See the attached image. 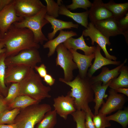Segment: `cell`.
Returning a JSON list of instances; mask_svg holds the SVG:
<instances>
[{
	"instance_id": "cell-30",
	"label": "cell",
	"mask_w": 128,
	"mask_h": 128,
	"mask_svg": "<svg viewBox=\"0 0 128 128\" xmlns=\"http://www.w3.org/2000/svg\"><path fill=\"white\" fill-rule=\"evenodd\" d=\"M106 118L109 121H116L121 124L123 128H126L128 124V109L123 110H119L115 114Z\"/></svg>"
},
{
	"instance_id": "cell-13",
	"label": "cell",
	"mask_w": 128,
	"mask_h": 128,
	"mask_svg": "<svg viewBox=\"0 0 128 128\" xmlns=\"http://www.w3.org/2000/svg\"><path fill=\"white\" fill-rule=\"evenodd\" d=\"M31 68L20 65L6 67L4 79L5 84L6 85L10 83H19L27 76Z\"/></svg>"
},
{
	"instance_id": "cell-41",
	"label": "cell",
	"mask_w": 128,
	"mask_h": 128,
	"mask_svg": "<svg viewBox=\"0 0 128 128\" xmlns=\"http://www.w3.org/2000/svg\"><path fill=\"white\" fill-rule=\"evenodd\" d=\"M13 0H0V11L11 3Z\"/></svg>"
},
{
	"instance_id": "cell-29",
	"label": "cell",
	"mask_w": 128,
	"mask_h": 128,
	"mask_svg": "<svg viewBox=\"0 0 128 128\" xmlns=\"http://www.w3.org/2000/svg\"><path fill=\"white\" fill-rule=\"evenodd\" d=\"M21 109L20 108H16L4 110L0 115V124L14 123L15 119L19 113Z\"/></svg>"
},
{
	"instance_id": "cell-22",
	"label": "cell",
	"mask_w": 128,
	"mask_h": 128,
	"mask_svg": "<svg viewBox=\"0 0 128 128\" xmlns=\"http://www.w3.org/2000/svg\"><path fill=\"white\" fill-rule=\"evenodd\" d=\"M111 81V80L105 85H101L102 82L101 81L97 82L91 84L92 88L95 96L93 101L95 103L94 107V115H96L98 114L99 108L104 102L103 99L107 96V95L105 94V92Z\"/></svg>"
},
{
	"instance_id": "cell-33",
	"label": "cell",
	"mask_w": 128,
	"mask_h": 128,
	"mask_svg": "<svg viewBox=\"0 0 128 128\" xmlns=\"http://www.w3.org/2000/svg\"><path fill=\"white\" fill-rule=\"evenodd\" d=\"M71 115L76 123V128H86L85 124L86 113L84 111L76 110Z\"/></svg>"
},
{
	"instance_id": "cell-43",
	"label": "cell",
	"mask_w": 128,
	"mask_h": 128,
	"mask_svg": "<svg viewBox=\"0 0 128 128\" xmlns=\"http://www.w3.org/2000/svg\"><path fill=\"white\" fill-rule=\"evenodd\" d=\"M0 128H18L16 125L14 123L10 124H0Z\"/></svg>"
},
{
	"instance_id": "cell-26",
	"label": "cell",
	"mask_w": 128,
	"mask_h": 128,
	"mask_svg": "<svg viewBox=\"0 0 128 128\" xmlns=\"http://www.w3.org/2000/svg\"><path fill=\"white\" fill-rule=\"evenodd\" d=\"M39 102L26 95H21L17 96L8 105L9 110L19 108L21 109L30 105L39 103Z\"/></svg>"
},
{
	"instance_id": "cell-45",
	"label": "cell",
	"mask_w": 128,
	"mask_h": 128,
	"mask_svg": "<svg viewBox=\"0 0 128 128\" xmlns=\"http://www.w3.org/2000/svg\"><path fill=\"white\" fill-rule=\"evenodd\" d=\"M3 36L0 30V43L1 41Z\"/></svg>"
},
{
	"instance_id": "cell-25",
	"label": "cell",
	"mask_w": 128,
	"mask_h": 128,
	"mask_svg": "<svg viewBox=\"0 0 128 128\" xmlns=\"http://www.w3.org/2000/svg\"><path fill=\"white\" fill-rule=\"evenodd\" d=\"M119 76L112 80L109 87L115 89L119 88H128V68L123 66L120 69Z\"/></svg>"
},
{
	"instance_id": "cell-5",
	"label": "cell",
	"mask_w": 128,
	"mask_h": 128,
	"mask_svg": "<svg viewBox=\"0 0 128 128\" xmlns=\"http://www.w3.org/2000/svg\"><path fill=\"white\" fill-rule=\"evenodd\" d=\"M46 13V6L35 15L23 18L21 21L15 22L13 24L18 27L26 28L30 29L33 34L35 42L42 45L44 41L48 40L42 30L44 26L49 23L45 18Z\"/></svg>"
},
{
	"instance_id": "cell-20",
	"label": "cell",
	"mask_w": 128,
	"mask_h": 128,
	"mask_svg": "<svg viewBox=\"0 0 128 128\" xmlns=\"http://www.w3.org/2000/svg\"><path fill=\"white\" fill-rule=\"evenodd\" d=\"M63 44L68 50L72 49L76 51L77 50H80L82 51L85 55H89L94 53L96 47L95 46H89L87 45L82 34L77 38L71 37Z\"/></svg>"
},
{
	"instance_id": "cell-10",
	"label": "cell",
	"mask_w": 128,
	"mask_h": 128,
	"mask_svg": "<svg viewBox=\"0 0 128 128\" xmlns=\"http://www.w3.org/2000/svg\"><path fill=\"white\" fill-rule=\"evenodd\" d=\"M74 99L68 93L54 98L53 106L57 114L66 120L68 115L76 110L74 104Z\"/></svg>"
},
{
	"instance_id": "cell-40",
	"label": "cell",
	"mask_w": 128,
	"mask_h": 128,
	"mask_svg": "<svg viewBox=\"0 0 128 128\" xmlns=\"http://www.w3.org/2000/svg\"><path fill=\"white\" fill-rule=\"evenodd\" d=\"M43 78V81L49 86L53 85L55 83V79L50 74H47Z\"/></svg>"
},
{
	"instance_id": "cell-16",
	"label": "cell",
	"mask_w": 128,
	"mask_h": 128,
	"mask_svg": "<svg viewBox=\"0 0 128 128\" xmlns=\"http://www.w3.org/2000/svg\"><path fill=\"white\" fill-rule=\"evenodd\" d=\"M69 50L72 53L73 60L78 69V74L82 77L87 76L88 68L92 65V61L95 58L94 53L86 55L80 53L72 49Z\"/></svg>"
},
{
	"instance_id": "cell-7",
	"label": "cell",
	"mask_w": 128,
	"mask_h": 128,
	"mask_svg": "<svg viewBox=\"0 0 128 128\" xmlns=\"http://www.w3.org/2000/svg\"><path fill=\"white\" fill-rule=\"evenodd\" d=\"M42 62L38 49L32 48L23 50L17 55L6 57L5 63L6 67L10 65H20L34 69L37 64Z\"/></svg>"
},
{
	"instance_id": "cell-3",
	"label": "cell",
	"mask_w": 128,
	"mask_h": 128,
	"mask_svg": "<svg viewBox=\"0 0 128 128\" xmlns=\"http://www.w3.org/2000/svg\"><path fill=\"white\" fill-rule=\"evenodd\" d=\"M19 83V96L27 95L39 102L51 97L49 94L50 87L43 84L41 78L33 69L31 68L28 75Z\"/></svg>"
},
{
	"instance_id": "cell-36",
	"label": "cell",
	"mask_w": 128,
	"mask_h": 128,
	"mask_svg": "<svg viewBox=\"0 0 128 128\" xmlns=\"http://www.w3.org/2000/svg\"><path fill=\"white\" fill-rule=\"evenodd\" d=\"M118 26L123 33L126 42H128V12L123 17L117 20Z\"/></svg>"
},
{
	"instance_id": "cell-15",
	"label": "cell",
	"mask_w": 128,
	"mask_h": 128,
	"mask_svg": "<svg viewBox=\"0 0 128 128\" xmlns=\"http://www.w3.org/2000/svg\"><path fill=\"white\" fill-rule=\"evenodd\" d=\"M101 0H94L89 10L88 17L91 22L94 24L101 21L113 17L111 13L103 5Z\"/></svg>"
},
{
	"instance_id": "cell-38",
	"label": "cell",
	"mask_w": 128,
	"mask_h": 128,
	"mask_svg": "<svg viewBox=\"0 0 128 128\" xmlns=\"http://www.w3.org/2000/svg\"><path fill=\"white\" fill-rule=\"evenodd\" d=\"M34 69L41 78H43L47 74L46 67L44 64H42L39 66H36Z\"/></svg>"
},
{
	"instance_id": "cell-2",
	"label": "cell",
	"mask_w": 128,
	"mask_h": 128,
	"mask_svg": "<svg viewBox=\"0 0 128 128\" xmlns=\"http://www.w3.org/2000/svg\"><path fill=\"white\" fill-rule=\"evenodd\" d=\"M90 78L87 76L82 77L78 74L74 79L70 81L63 80L62 78L59 81L71 87L68 93L74 99V106L76 110H82L85 112L90 108L88 104L93 101L94 91L92 88Z\"/></svg>"
},
{
	"instance_id": "cell-21",
	"label": "cell",
	"mask_w": 128,
	"mask_h": 128,
	"mask_svg": "<svg viewBox=\"0 0 128 128\" xmlns=\"http://www.w3.org/2000/svg\"><path fill=\"white\" fill-rule=\"evenodd\" d=\"M45 18L50 24L51 28L53 29L52 32L48 34L47 37L48 40L53 39L59 31L64 29H71L72 28H77L79 27L78 24H74L72 22L63 21L46 14Z\"/></svg>"
},
{
	"instance_id": "cell-31",
	"label": "cell",
	"mask_w": 128,
	"mask_h": 128,
	"mask_svg": "<svg viewBox=\"0 0 128 128\" xmlns=\"http://www.w3.org/2000/svg\"><path fill=\"white\" fill-rule=\"evenodd\" d=\"M46 4V15L55 18L59 16L60 6L62 4V0H57L56 2L53 0H45Z\"/></svg>"
},
{
	"instance_id": "cell-44",
	"label": "cell",
	"mask_w": 128,
	"mask_h": 128,
	"mask_svg": "<svg viewBox=\"0 0 128 128\" xmlns=\"http://www.w3.org/2000/svg\"><path fill=\"white\" fill-rule=\"evenodd\" d=\"M6 49L4 43L1 41L0 43V54L5 52Z\"/></svg>"
},
{
	"instance_id": "cell-1",
	"label": "cell",
	"mask_w": 128,
	"mask_h": 128,
	"mask_svg": "<svg viewBox=\"0 0 128 128\" xmlns=\"http://www.w3.org/2000/svg\"><path fill=\"white\" fill-rule=\"evenodd\" d=\"M2 41L5 45L6 57L15 55L25 50L40 48L30 29L17 27L13 24L3 35Z\"/></svg>"
},
{
	"instance_id": "cell-23",
	"label": "cell",
	"mask_w": 128,
	"mask_h": 128,
	"mask_svg": "<svg viewBox=\"0 0 128 128\" xmlns=\"http://www.w3.org/2000/svg\"><path fill=\"white\" fill-rule=\"evenodd\" d=\"M59 14L69 17L79 24L87 28L88 24V17L89 10L80 13H74L71 12L64 5L60 6Z\"/></svg>"
},
{
	"instance_id": "cell-8",
	"label": "cell",
	"mask_w": 128,
	"mask_h": 128,
	"mask_svg": "<svg viewBox=\"0 0 128 128\" xmlns=\"http://www.w3.org/2000/svg\"><path fill=\"white\" fill-rule=\"evenodd\" d=\"M16 14L23 18L33 16L46 7L39 0H13Z\"/></svg>"
},
{
	"instance_id": "cell-27",
	"label": "cell",
	"mask_w": 128,
	"mask_h": 128,
	"mask_svg": "<svg viewBox=\"0 0 128 128\" xmlns=\"http://www.w3.org/2000/svg\"><path fill=\"white\" fill-rule=\"evenodd\" d=\"M57 114L54 110L47 112L36 128H53L57 123Z\"/></svg>"
},
{
	"instance_id": "cell-11",
	"label": "cell",
	"mask_w": 128,
	"mask_h": 128,
	"mask_svg": "<svg viewBox=\"0 0 128 128\" xmlns=\"http://www.w3.org/2000/svg\"><path fill=\"white\" fill-rule=\"evenodd\" d=\"M109 93L106 101L103 103L98 111V113L106 115L122 109L126 101L124 95L118 93L114 89L111 88Z\"/></svg>"
},
{
	"instance_id": "cell-14",
	"label": "cell",
	"mask_w": 128,
	"mask_h": 128,
	"mask_svg": "<svg viewBox=\"0 0 128 128\" xmlns=\"http://www.w3.org/2000/svg\"><path fill=\"white\" fill-rule=\"evenodd\" d=\"M94 24L102 34L108 38L119 35H123L118 26L117 20L113 17L98 21Z\"/></svg>"
},
{
	"instance_id": "cell-19",
	"label": "cell",
	"mask_w": 128,
	"mask_h": 128,
	"mask_svg": "<svg viewBox=\"0 0 128 128\" xmlns=\"http://www.w3.org/2000/svg\"><path fill=\"white\" fill-rule=\"evenodd\" d=\"M77 35L76 32L72 30L60 31L59 34L57 37L51 40H48L43 45L44 48L49 49L48 57H50L54 54L56 47L59 45L63 43L68 38Z\"/></svg>"
},
{
	"instance_id": "cell-6",
	"label": "cell",
	"mask_w": 128,
	"mask_h": 128,
	"mask_svg": "<svg viewBox=\"0 0 128 128\" xmlns=\"http://www.w3.org/2000/svg\"><path fill=\"white\" fill-rule=\"evenodd\" d=\"M57 56L56 59V66H59L63 70L64 81H70L74 77L73 71L78 69L77 65L73 60L72 53L61 43L56 47V50Z\"/></svg>"
},
{
	"instance_id": "cell-35",
	"label": "cell",
	"mask_w": 128,
	"mask_h": 128,
	"mask_svg": "<svg viewBox=\"0 0 128 128\" xmlns=\"http://www.w3.org/2000/svg\"><path fill=\"white\" fill-rule=\"evenodd\" d=\"M71 4L66 6L68 9L74 10L78 8H82L86 10L91 7L92 3L88 0H72Z\"/></svg>"
},
{
	"instance_id": "cell-37",
	"label": "cell",
	"mask_w": 128,
	"mask_h": 128,
	"mask_svg": "<svg viewBox=\"0 0 128 128\" xmlns=\"http://www.w3.org/2000/svg\"><path fill=\"white\" fill-rule=\"evenodd\" d=\"M85 113V124L86 128H96L92 121L94 114L90 108Z\"/></svg>"
},
{
	"instance_id": "cell-34",
	"label": "cell",
	"mask_w": 128,
	"mask_h": 128,
	"mask_svg": "<svg viewBox=\"0 0 128 128\" xmlns=\"http://www.w3.org/2000/svg\"><path fill=\"white\" fill-rule=\"evenodd\" d=\"M19 83H12L9 88L7 95L5 97V101L8 105L19 96Z\"/></svg>"
},
{
	"instance_id": "cell-17",
	"label": "cell",
	"mask_w": 128,
	"mask_h": 128,
	"mask_svg": "<svg viewBox=\"0 0 128 128\" xmlns=\"http://www.w3.org/2000/svg\"><path fill=\"white\" fill-rule=\"evenodd\" d=\"M127 59H126L124 62L116 68L110 70L107 67L102 68L101 73L96 76H92L90 78L91 84L97 82L101 81L103 83L102 85L107 84L110 81L117 77L120 73V70L121 68L126 63Z\"/></svg>"
},
{
	"instance_id": "cell-18",
	"label": "cell",
	"mask_w": 128,
	"mask_h": 128,
	"mask_svg": "<svg viewBox=\"0 0 128 128\" xmlns=\"http://www.w3.org/2000/svg\"><path fill=\"white\" fill-rule=\"evenodd\" d=\"M101 49L97 45L94 52L95 60L93 63L88 70L87 76L90 78L94 73L98 70L104 66L110 64L119 65L120 64V61H112L103 57L102 55L101 50Z\"/></svg>"
},
{
	"instance_id": "cell-32",
	"label": "cell",
	"mask_w": 128,
	"mask_h": 128,
	"mask_svg": "<svg viewBox=\"0 0 128 128\" xmlns=\"http://www.w3.org/2000/svg\"><path fill=\"white\" fill-rule=\"evenodd\" d=\"M106 115L98 113L94 115L92 121L96 128H105L111 126L110 121L106 118Z\"/></svg>"
},
{
	"instance_id": "cell-12",
	"label": "cell",
	"mask_w": 128,
	"mask_h": 128,
	"mask_svg": "<svg viewBox=\"0 0 128 128\" xmlns=\"http://www.w3.org/2000/svg\"><path fill=\"white\" fill-rule=\"evenodd\" d=\"M13 0L0 11V30L3 36L12 25L21 21L23 18L16 14Z\"/></svg>"
},
{
	"instance_id": "cell-9",
	"label": "cell",
	"mask_w": 128,
	"mask_h": 128,
	"mask_svg": "<svg viewBox=\"0 0 128 128\" xmlns=\"http://www.w3.org/2000/svg\"><path fill=\"white\" fill-rule=\"evenodd\" d=\"M82 34L83 36H88L90 37L92 45H94L95 42L97 43L102 50L106 58L116 61L117 58L114 56L110 55L107 50L106 45L110 46L111 44L109 38L102 34L93 23L91 22L89 23L87 27L83 31Z\"/></svg>"
},
{
	"instance_id": "cell-42",
	"label": "cell",
	"mask_w": 128,
	"mask_h": 128,
	"mask_svg": "<svg viewBox=\"0 0 128 128\" xmlns=\"http://www.w3.org/2000/svg\"><path fill=\"white\" fill-rule=\"evenodd\" d=\"M117 92L121 93L128 96V88H119L114 89Z\"/></svg>"
},
{
	"instance_id": "cell-39",
	"label": "cell",
	"mask_w": 128,
	"mask_h": 128,
	"mask_svg": "<svg viewBox=\"0 0 128 128\" xmlns=\"http://www.w3.org/2000/svg\"><path fill=\"white\" fill-rule=\"evenodd\" d=\"M8 105L5 101V97L0 94V115L4 110L9 109Z\"/></svg>"
},
{
	"instance_id": "cell-4",
	"label": "cell",
	"mask_w": 128,
	"mask_h": 128,
	"mask_svg": "<svg viewBox=\"0 0 128 128\" xmlns=\"http://www.w3.org/2000/svg\"><path fill=\"white\" fill-rule=\"evenodd\" d=\"M51 108L48 104L39 103L21 109L14 123L18 128H34L35 125L41 121L46 113L51 110Z\"/></svg>"
},
{
	"instance_id": "cell-24",
	"label": "cell",
	"mask_w": 128,
	"mask_h": 128,
	"mask_svg": "<svg viewBox=\"0 0 128 128\" xmlns=\"http://www.w3.org/2000/svg\"><path fill=\"white\" fill-rule=\"evenodd\" d=\"M104 6L112 13L116 20L124 16L128 12V2L116 3L111 0L103 4Z\"/></svg>"
},
{
	"instance_id": "cell-28",
	"label": "cell",
	"mask_w": 128,
	"mask_h": 128,
	"mask_svg": "<svg viewBox=\"0 0 128 128\" xmlns=\"http://www.w3.org/2000/svg\"><path fill=\"white\" fill-rule=\"evenodd\" d=\"M6 57L5 52L0 54V94L5 97L7 95L9 89L4 81L6 68L5 60Z\"/></svg>"
}]
</instances>
